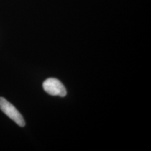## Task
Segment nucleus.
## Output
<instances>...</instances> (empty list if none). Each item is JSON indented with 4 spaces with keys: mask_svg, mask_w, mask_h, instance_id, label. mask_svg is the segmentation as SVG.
I'll return each instance as SVG.
<instances>
[{
    "mask_svg": "<svg viewBox=\"0 0 151 151\" xmlns=\"http://www.w3.org/2000/svg\"><path fill=\"white\" fill-rule=\"evenodd\" d=\"M0 109L20 127H23L25 125V122L22 114L12 104L7 101L4 97H0Z\"/></svg>",
    "mask_w": 151,
    "mask_h": 151,
    "instance_id": "nucleus-1",
    "label": "nucleus"
},
{
    "mask_svg": "<svg viewBox=\"0 0 151 151\" xmlns=\"http://www.w3.org/2000/svg\"><path fill=\"white\" fill-rule=\"evenodd\" d=\"M44 91L52 96L65 97L67 90L62 83L57 78H49L43 83Z\"/></svg>",
    "mask_w": 151,
    "mask_h": 151,
    "instance_id": "nucleus-2",
    "label": "nucleus"
}]
</instances>
